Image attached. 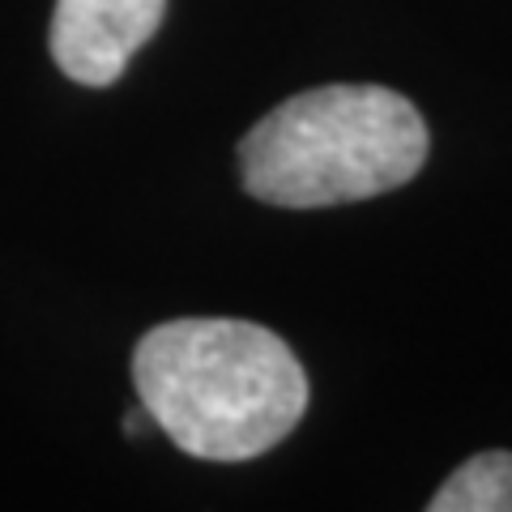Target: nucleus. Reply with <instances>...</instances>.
<instances>
[{
	"label": "nucleus",
	"instance_id": "obj_4",
	"mask_svg": "<svg viewBox=\"0 0 512 512\" xmlns=\"http://www.w3.org/2000/svg\"><path fill=\"white\" fill-rule=\"evenodd\" d=\"M431 512H512V453H478L427 500Z\"/></svg>",
	"mask_w": 512,
	"mask_h": 512
},
{
	"label": "nucleus",
	"instance_id": "obj_1",
	"mask_svg": "<svg viewBox=\"0 0 512 512\" xmlns=\"http://www.w3.org/2000/svg\"><path fill=\"white\" fill-rule=\"evenodd\" d=\"M137 402L201 461H252L308 410V372L274 329L231 316L154 325L133 350Z\"/></svg>",
	"mask_w": 512,
	"mask_h": 512
},
{
	"label": "nucleus",
	"instance_id": "obj_2",
	"mask_svg": "<svg viewBox=\"0 0 512 512\" xmlns=\"http://www.w3.org/2000/svg\"><path fill=\"white\" fill-rule=\"evenodd\" d=\"M431 150L427 124L389 86H316L239 141V175L278 210H325L410 184Z\"/></svg>",
	"mask_w": 512,
	"mask_h": 512
},
{
	"label": "nucleus",
	"instance_id": "obj_3",
	"mask_svg": "<svg viewBox=\"0 0 512 512\" xmlns=\"http://www.w3.org/2000/svg\"><path fill=\"white\" fill-rule=\"evenodd\" d=\"M167 0H56L52 60L77 86H111L163 26Z\"/></svg>",
	"mask_w": 512,
	"mask_h": 512
}]
</instances>
